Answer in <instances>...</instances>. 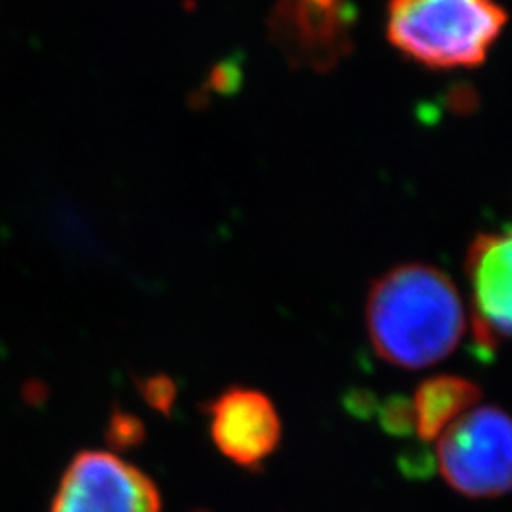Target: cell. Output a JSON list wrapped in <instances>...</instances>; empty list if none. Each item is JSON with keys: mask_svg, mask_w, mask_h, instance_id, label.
<instances>
[{"mask_svg": "<svg viewBox=\"0 0 512 512\" xmlns=\"http://www.w3.org/2000/svg\"><path fill=\"white\" fill-rule=\"evenodd\" d=\"M137 389L150 408L158 410L165 416L171 414L177 401V384L169 376L154 374V376L141 378L137 380Z\"/></svg>", "mask_w": 512, "mask_h": 512, "instance_id": "9", "label": "cell"}, {"mask_svg": "<svg viewBox=\"0 0 512 512\" xmlns=\"http://www.w3.org/2000/svg\"><path fill=\"white\" fill-rule=\"evenodd\" d=\"M194 512H209V511H194Z\"/></svg>", "mask_w": 512, "mask_h": 512, "instance_id": "11", "label": "cell"}, {"mask_svg": "<svg viewBox=\"0 0 512 512\" xmlns=\"http://www.w3.org/2000/svg\"><path fill=\"white\" fill-rule=\"evenodd\" d=\"M50 512H162L150 476L116 454L84 450L61 476Z\"/></svg>", "mask_w": 512, "mask_h": 512, "instance_id": "4", "label": "cell"}, {"mask_svg": "<svg viewBox=\"0 0 512 512\" xmlns=\"http://www.w3.org/2000/svg\"><path fill=\"white\" fill-rule=\"evenodd\" d=\"M507 21L497 0H389L385 38L423 69H475L486 63Z\"/></svg>", "mask_w": 512, "mask_h": 512, "instance_id": "2", "label": "cell"}, {"mask_svg": "<svg viewBox=\"0 0 512 512\" xmlns=\"http://www.w3.org/2000/svg\"><path fill=\"white\" fill-rule=\"evenodd\" d=\"M511 234H478L465 256L471 287V351L492 361L511 336Z\"/></svg>", "mask_w": 512, "mask_h": 512, "instance_id": "5", "label": "cell"}, {"mask_svg": "<svg viewBox=\"0 0 512 512\" xmlns=\"http://www.w3.org/2000/svg\"><path fill=\"white\" fill-rule=\"evenodd\" d=\"M211 439L224 458L258 469L281 442V420L270 397L249 387H230L207 404Z\"/></svg>", "mask_w": 512, "mask_h": 512, "instance_id": "6", "label": "cell"}, {"mask_svg": "<svg viewBox=\"0 0 512 512\" xmlns=\"http://www.w3.org/2000/svg\"><path fill=\"white\" fill-rule=\"evenodd\" d=\"M380 423L385 433L393 437H408L414 433V408L406 397H391L380 410Z\"/></svg>", "mask_w": 512, "mask_h": 512, "instance_id": "10", "label": "cell"}, {"mask_svg": "<svg viewBox=\"0 0 512 512\" xmlns=\"http://www.w3.org/2000/svg\"><path fill=\"white\" fill-rule=\"evenodd\" d=\"M440 475L458 494L494 499L509 494L512 425L494 404L475 406L439 437Z\"/></svg>", "mask_w": 512, "mask_h": 512, "instance_id": "3", "label": "cell"}, {"mask_svg": "<svg viewBox=\"0 0 512 512\" xmlns=\"http://www.w3.org/2000/svg\"><path fill=\"white\" fill-rule=\"evenodd\" d=\"M465 327L458 287L435 266L401 264L368 291V338L389 365L408 370L435 365L458 348Z\"/></svg>", "mask_w": 512, "mask_h": 512, "instance_id": "1", "label": "cell"}, {"mask_svg": "<svg viewBox=\"0 0 512 512\" xmlns=\"http://www.w3.org/2000/svg\"><path fill=\"white\" fill-rule=\"evenodd\" d=\"M480 399V387L463 376L440 374L427 378L412 399L414 431L421 440L439 439L454 421L475 408Z\"/></svg>", "mask_w": 512, "mask_h": 512, "instance_id": "7", "label": "cell"}, {"mask_svg": "<svg viewBox=\"0 0 512 512\" xmlns=\"http://www.w3.org/2000/svg\"><path fill=\"white\" fill-rule=\"evenodd\" d=\"M147 439L145 423L128 412H114L107 427V440L114 450H129L141 446Z\"/></svg>", "mask_w": 512, "mask_h": 512, "instance_id": "8", "label": "cell"}]
</instances>
